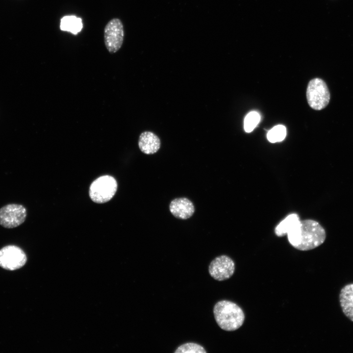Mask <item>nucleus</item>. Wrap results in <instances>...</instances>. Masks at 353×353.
<instances>
[{
	"instance_id": "nucleus-1",
	"label": "nucleus",
	"mask_w": 353,
	"mask_h": 353,
	"mask_svg": "<svg viewBox=\"0 0 353 353\" xmlns=\"http://www.w3.org/2000/svg\"><path fill=\"white\" fill-rule=\"evenodd\" d=\"M289 243L295 249L303 251L314 249L325 241V229L317 221L300 220L287 233Z\"/></svg>"
},
{
	"instance_id": "nucleus-2",
	"label": "nucleus",
	"mask_w": 353,
	"mask_h": 353,
	"mask_svg": "<svg viewBox=\"0 0 353 353\" xmlns=\"http://www.w3.org/2000/svg\"><path fill=\"white\" fill-rule=\"evenodd\" d=\"M213 314L218 325L226 331L237 330L245 320L242 308L235 303L227 300L218 302L213 307Z\"/></svg>"
},
{
	"instance_id": "nucleus-3",
	"label": "nucleus",
	"mask_w": 353,
	"mask_h": 353,
	"mask_svg": "<svg viewBox=\"0 0 353 353\" xmlns=\"http://www.w3.org/2000/svg\"><path fill=\"white\" fill-rule=\"evenodd\" d=\"M117 187L114 177L109 175L101 176L91 184L89 191L90 198L97 203L106 202L114 197Z\"/></svg>"
},
{
	"instance_id": "nucleus-4",
	"label": "nucleus",
	"mask_w": 353,
	"mask_h": 353,
	"mask_svg": "<svg viewBox=\"0 0 353 353\" xmlns=\"http://www.w3.org/2000/svg\"><path fill=\"white\" fill-rule=\"evenodd\" d=\"M306 98L310 107L314 110H320L329 103L330 94L325 81L315 78L308 83L306 90Z\"/></svg>"
},
{
	"instance_id": "nucleus-5",
	"label": "nucleus",
	"mask_w": 353,
	"mask_h": 353,
	"mask_svg": "<svg viewBox=\"0 0 353 353\" xmlns=\"http://www.w3.org/2000/svg\"><path fill=\"white\" fill-rule=\"evenodd\" d=\"M124 37V26L121 21L118 18L110 20L104 29V44L109 52L113 53L120 49Z\"/></svg>"
},
{
	"instance_id": "nucleus-6",
	"label": "nucleus",
	"mask_w": 353,
	"mask_h": 353,
	"mask_svg": "<svg viewBox=\"0 0 353 353\" xmlns=\"http://www.w3.org/2000/svg\"><path fill=\"white\" fill-rule=\"evenodd\" d=\"M26 210L21 204H9L0 209V225L11 228L23 224L26 217Z\"/></svg>"
},
{
	"instance_id": "nucleus-7",
	"label": "nucleus",
	"mask_w": 353,
	"mask_h": 353,
	"mask_svg": "<svg viewBox=\"0 0 353 353\" xmlns=\"http://www.w3.org/2000/svg\"><path fill=\"white\" fill-rule=\"evenodd\" d=\"M24 252L15 245H8L0 250V266L8 270H15L23 267L26 261Z\"/></svg>"
},
{
	"instance_id": "nucleus-8",
	"label": "nucleus",
	"mask_w": 353,
	"mask_h": 353,
	"mask_svg": "<svg viewBox=\"0 0 353 353\" xmlns=\"http://www.w3.org/2000/svg\"><path fill=\"white\" fill-rule=\"evenodd\" d=\"M235 271L233 260L226 255H222L215 258L210 263L208 272L214 279L224 281L229 278Z\"/></svg>"
},
{
	"instance_id": "nucleus-9",
	"label": "nucleus",
	"mask_w": 353,
	"mask_h": 353,
	"mask_svg": "<svg viewBox=\"0 0 353 353\" xmlns=\"http://www.w3.org/2000/svg\"><path fill=\"white\" fill-rule=\"evenodd\" d=\"M171 213L176 218L187 219L194 213L195 206L193 202L186 198H179L173 200L169 205Z\"/></svg>"
},
{
	"instance_id": "nucleus-10",
	"label": "nucleus",
	"mask_w": 353,
	"mask_h": 353,
	"mask_svg": "<svg viewBox=\"0 0 353 353\" xmlns=\"http://www.w3.org/2000/svg\"><path fill=\"white\" fill-rule=\"evenodd\" d=\"M160 144L159 137L152 132H143L139 136V148L142 152L146 154L156 152L160 147Z\"/></svg>"
},
{
	"instance_id": "nucleus-11",
	"label": "nucleus",
	"mask_w": 353,
	"mask_h": 353,
	"mask_svg": "<svg viewBox=\"0 0 353 353\" xmlns=\"http://www.w3.org/2000/svg\"><path fill=\"white\" fill-rule=\"evenodd\" d=\"M339 302L345 315L353 322V283L348 284L341 289Z\"/></svg>"
},
{
	"instance_id": "nucleus-12",
	"label": "nucleus",
	"mask_w": 353,
	"mask_h": 353,
	"mask_svg": "<svg viewBox=\"0 0 353 353\" xmlns=\"http://www.w3.org/2000/svg\"><path fill=\"white\" fill-rule=\"evenodd\" d=\"M83 27L82 19L75 15L64 16L60 20V28L62 31H68L76 35Z\"/></svg>"
},
{
	"instance_id": "nucleus-13",
	"label": "nucleus",
	"mask_w": 353,
	"mask_h": 353,
	"mask_svg": "<svg viewBox=\"0 0 353 353\" xmlns=\"http://www.w3.org/2000/svg\"><path fill=\"white\" fill-rule=\"evenodd\" d=\"M300 220L298 214L292 213L289 215L276 227L275 234L278 237L285 235Z\"/></svg>"
},
{
	"instance_id": "nucleus-14",
	"label": "nucleus",
	"mask_w": 353,
	"mask_h": 353,
	"mask_svg": "<svg viewBox=\"0 0 353 353\" xmlns=\"http://www.w3.org/2000/svg\"><path fill=\"white\" fill-rule=\"evenodd\" d=\"M286 135V127L281 125H277L270 129L267 135L269 142L276 143L282 141Z\"/></svg>"
},
{
	"instance_id": "nucleus-15",
	"label": "nucleus",
	"mask_w": 353,
	"mask_h": 353,
	"mask_svg": "<svg viewBox=\"0 0 353 353\" xmlns=\"http://www.w3.org/2000/svg\"><path fill=\"white\" fill-rule=\"evenodd\" d=\"M175 353H206L204 348L196 343L188 342L178 346Z\"/></svg>"
},
{
	"instance_id": "nucleus-16",
	"label": "nucleus",
	"mask_w": 353,
	"mask_h": 353,
	"mask_svg": "<svg viewBox=\"0 0 353 353\" xmlns=\"http://www.w3.org/2000/svg\"><path fill=\"white\" fill-rule=\"evenodd\" d=\"M260 120L258 113L252 111L248 113L244 119V127L246 132H251L256 126Z\"/></svg>"
}]
</instances>
